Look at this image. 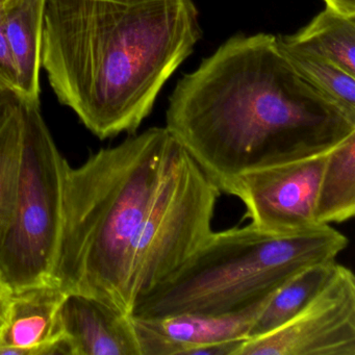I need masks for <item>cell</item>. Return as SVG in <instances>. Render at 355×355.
Returning a JSON list of instances; mask_svg holds the SVG:
<instances>
[{
  "label": "cell",
  "mask_w": 355,
  "mask_h": 355,
  "mask_svg": "<svg viewBox=\"0 0 355 355\" xmlns=\"http://www.w3.org/2000/svg\"><path fill=\"white\" fill-rule=\"evenodd\" d=\"M61 324L70 355H140L130 315L96 297L67 293Z\"/></svg>",
  "instance_id": "8fae6325"
},
{
  "label": "cell",
  "mask_w": 355,
  "mask_h": 355,
  "mask_svg": "<svg viewBox=\"0 0 355 355\" xmlns=\"http://www.w3.org/2000/svg\"><path fill=\"white\" fill-rule=\"evenodd\" d=\"M336 266V261H323L307 266L294 274L268 301L255 320L249 338L274 331L298 315L323 290Z\"/></svg>",
  "instance_id": "5bb4252c"
},
{
  "label": "cell",
  "mask_w": 355,
  "mask_h": 355,
  "mask_svg": "<svg viewBox=\"0 0 355 355\" xmlns=\"http://www.w3.org/2000/svg\"><path fill=\"white\" fill-rule=\"evenodd\" d=\"M12 292L0 284V330L3 329L7 323L9 315L10 305H11Z\"/></svg>",
  "instance_id": "44dd1931"
},
{
  "label": "cell",
  "mask_w": 355,
  "mask_h": 355,
  "mask_svg": "<svg viewBox=\"0 0 355 355\" xmlns=\"http://www.w3.org/2000/svg\"><path fill=\"white\" fill-rule=\"evenodd\" d=\"M327 153L248 172L234 178L224 192L238 197L245 218L276 234L315 227L317 199Z\"/></svg>",
  "instance_id": "ba28073f"
},
{
  "label": "cell",
  "mask_w": 355,
  "mask_h": 355,
  "mask_svg": "<svg viewBox=\"0 0 355 355\" xmlns=\"http://www.w3.org/2000/svg\"><path fill=\"white\" fill-rule=\"evenodd\" d=\"M348 244L331 225L286 234L251 223L213 230L178 271L136 301L130 315L236 313L271 296L303 268L336 261Z\"/></svg>",
  "instance_id": "277c9868"
},
{
  "label": "cell",
  "mask_w": 355,
  "mask_h": 355,
  "mask_svg": "<svg viewBox=\"0 0 355 355\" xmlns=\"http://www.w3.org/2000/svg\"><path fill=\"white\" fill-rule=\"evenodd\" d=\"M201 36L192 0H45L41 65L105 140L136 134Z\"/></svg>",
  "instance_id": "7a4b0ae2"
},
{
  "label": "cell",
  "mask_w": 355,
  "mask_h": 355,
  "mask_svg": "<svg viewBox=\"0 0 355 355\" xmlns=\"http://www.w3.org/2000/svg\"><path fill=\"white\" fill-rule=\"evenodd\" d=\"M66 295L51 280L12 293L0 355H70L61 324Z\"/></svg>",
  "instance_id": "30bf717a"
},
{
  "label": "cell",
  "mask_w": 355,
  "mask_h": 355,
  "mask_svg": "<svg viewBox=\"0 0 355 355\" xmlns=\"http://www.w3.org/2000/svg\"><path fill=\"white\" fill-rule=\"evenodd\" d=\"M220 193L178 145L135 245L128 280L132 311L140 297L178 271L213 232Z\"/></svg>",
  "instance_id": "8992f818"
},
{
  "label": "cell",
  "mask_w": 355,
  "mask_h": 355,
  "mask_svg": "<svg viewBox=\"0 0 355 355\" xmlns=\"http://www.w3.org/2000/svg\"><path fill=\"white\" fill-rule=\"evenodd\" d=\"M320 225L343 223L355 215V132L330 149L317 199Z\"/></svg>",
  "instance_id": "4fadbf2b"
},
{
  "label": "cell",
  "mask_w": 355,
  "mask_h": 355,
  "mask_svg": "<svg viewBox=\"0 0 355 355\" xmlns=\"http://www.w3.org/2000/svg\"><path fill=\"white\" fill-rule=\"evenodd\" d=\"M286 38L355 76V17H345L326 7L305 28Z\"/></svg>",
  "instance_id": "9a60e30c"
},
{
  "label": "cell",
  "mask_w": 355,
  "mask_h": 355,
  "mask_svg": "<svg viewBox=\"0 0 355 355\" xmlns=\"http://www.w3.org/2000/svg\"><path fill=\"white\" fill-rule=\"evenodd\" d=\"M24 101L0 130V249L13 223L24 146Z\"/></svg>",
  "instance_id": "e0dca14e"
},
{
  "label": "cell",
  "mask_w": 355,
  "mask_h": 355,
  "mask_svg": "<svg viewBox=\"0 0 355 355\" xmlns=\"http://www.w3.org/2000/svg\"><path fill=\"white\" fill-rule=\"evenodd\" d=\"M236 355H355V277L338 263L323 290L274 331L249 338Z\"/></svg>",
  "instance_id": "52a82bcc"
},
{
  "label": "cell",
  "mask_w": 355,
  "mask_h": 355,
  "mask_svg": "<svg viewBox=\"0 0 355 355\" xmlns=\"http://www.w3.org/2000/svg\"><path fill=\"white\" fill-rule=\"evenodd\" d=\"M5 6L6 0H0V80L18 91L17 72L6 39Z\"/></svg>",
  "instance_id": "ac0fdd59"
},
{
  "label": "cell",
  "mask_w": 355,
  "mask_h": 355,
  "mask_svg": "<svg viewBox=\"0 0 355 355\" xmlns=\"http://www.w3.org/2000/svg\"><path fill=\"white\" fill-rule=\"evenodd\" d=\"M45 0H6L5 32L17 72L18 91L39 103Z\"/></svg>",
  "instance_id": "7c38bea8"
},
{
  "label": "cell",
  "mask_w": 355,
  "mask_h": 355,
  "mask_svg": "<svg viewBox=\"0 0 355 355\" xmlns=\"http://www.w3.org/2000/svg\"><path fill=\"white\" fill-rule=\"evenodd\" d=\"M24 99L18 91L0 80V130Z\"/></svg>",
  "instance_id": "d6986e66"
},
{
  "label": "cell",
  "mask_w": 355,
  "mask_h": 355,
  "mask_svg": "<svg viewBox=\"0 0 355 355\" xmlns=\"http://www.w3.org/2000/svg\"><path fill=\"white\" fill-rule=\"evenodd\" d=\"M326 7L345 17H355V0H324Z\"/></svg>",
  "instance_id": "ffe728a7"
},
{
  "label": "cell",
  "mask_w": 355,
  "mask_h": 355,
  "mask_svg": "<svg viewBox=\"0 0 355 355\" xmlns=\"http://www.w3.org/2000/svg\"><path fill=\"white\" fill-rule=\"evenodd\" d=\"M276 37L280 51L295 70L355 120V76L315 51L291 42L286 36Z\"/></svg>",
  "instance_id": "2e32d148"
},
{
  "label": "cell",
  "mask_w": 355,
  "mask_h": 355,
  "mask_svg": "<svg viewBox=\"0 0 355 355\" xmlns=\"http://www.w3.org/2000/svg\"><path fill=\"white\" fill-rule=\"evenodd\" d=\"M19 190L13 223L0 249V284L12 293L51 282L63 222L67 161L41 113L24 99Z\"/></svg>",
  "instance_id": "5b68a950"
},
{
  "label": "cell",
  "mask_w": 355,
  "mask_h": 355,
  "mask_svg": "<svg viewBox=\"0 0 355 355\" xmlns=\"http://www.w3.org/2000/svg\"><path fill=\"white\" fill-rule=\"evenodd\" d=\"M236 313L132 317L140 355H236L270 298Z\"/></svg>",
  "instance_id": "9c48e42d"
},
{
  "label": "cell",
  "mask_w": 355,
  "mask_h": 355,
  "mask_svg": "<svg viewBox=\"0 0 355 355\" xmlns=\"http://www.w3.org/2000/svg\"><path fill=\"white\" fill-rule=\"evenodd\" d=\"M178 145L167 128H151L101 149L80 167L67 164L51 282L130 315L135 245Z\"/></svg>",
  "instance_id": "3957f363"
},
{
  "label": "cell",
  "mask_w": 355,
  "mask_h": 355,
  "mask_svg": "<svg viewBox=\"0 0 355 355\" xmlns=\"http://www.w3.org/2000/svg\"><path fill=\"white\" fill-rule=\"evenodd\" d=\"M166 128L224 192L238 176L328 153L355 132L271 34L236 35L178 80Z\"/></svg>",
  "instance_id": "6da1fadb"
}]
</instances>
